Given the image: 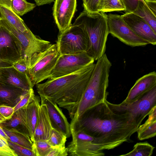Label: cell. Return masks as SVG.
I'll return each mask as SVG.
<instances>
[{
  "mask_svg": "<svg viewBox=\"0 0 156 156\" xmlns=\"http://www.w3.org/2000/svg\"><path fill=\"white\" fill-rule=\"evenodd\" d=\"M76 6V0H55L53 15L59 33L64 32L72 25Z\"/></svg>",
  "mask_w": 156,
  "mask_h": 156,
  "instance_id": "obj_13",
  "label": "cell"
},
{
  "mask_svg": "<svg viewBox=\"0 0 156 156\" xmlns=\"http://www.w3.org/2000/svg\"><path fill=\"white\" fill-rule=\"evenodd\" d=\"M41 103L45 104L53 128L69 138L71 135L70 124L61 109L55 102L47 98L40 95Z\"/></svg>",
  "mask_w": 156,
  "mask_h": 156,
  "instance_id": "obj_15",
  "label": "cell"
},
{
  "mask_svg": "<svg viewBox=\"0 0 156 156\" xmlns=\"http://www.w3.org/2000/svg\"><path fill=\"white\" fill-rule=\"evenodd\" d=\"M60 55L75 54L86 52L89 40L85 30L73 24L62 33H59L56 43Z\"/></svg>",
  "mask_w": 156,
  "mask_h": 156,
  "instance_id": "obj_8",
  "label": "cell"
},
{
  "mask_svg": "<svg viewBox=\"0 0 156 156\" xmlns=\"http://www.w3.org/2000/svg\"><path fill=\"white\" fill-rule=\"evenodd\" d=\"M36 5L38 6H41L48 4L54 2L55 0H34Z\"/></svg>",
  "mask_w": 156,
  "mask_h": 156,
  "instance_id": "obj_39",
  "label": "cell"
},
{
  "mask_svg": "<svg viewBox=\"0 0 156 156\" xmlns=\"http://www.w3.org/2000/svg\"><path fill=\"white\" fill-rule=\"evenodd\" d=\"M154 148V147L146 142L137 143L134 145L132 151L120 156H151L153 154Z\"/></svg>",
  "mask_w": 156,
  "mask_h": 156,
  "instance_id": "obj_26",
  "label": "cell"
},
{
  "mask_svg": "<svg viewBox=\"0 0 156 156\" xmlns=\"http://www.w3.org/2000/svg\"><path fill=\"white\" fill-rule=\"evenodd\" d=\"M0 135L6 140H9V137L6 134L2 128L1 126H0Z\"/></svg>",
  "mask_w": 156,
  "mask_h": 156,
  "instance_id": "obj_41",
  "label": "cell"
},
{
  "mask_svg": "<svg viewBox=\"0 0 156 156\" xmlns=\"http://www.w3.org/2000/svg\"><path fill=\"white\" fill-rule=\"evenodd\" d=\"M94 61L86 52L60 55L48 79H55L71 74L94 63Z\"/></svg>",
  "mask_w": 156,
  "mask_h": 156,
  "instance_id": "obj_10",
  "label": "cell"
},
{
  "mask_svg": "<svg viewBox=\"0 0 156 156\" xmlns=\"http://www.w3.org/2000/svg\"><path fill=\"white\" fill-rule=\"evenodd\" d=\"M106 102L113 112L118 114L127 115L138 127L152 108L156 106V86L131 102L122 101L116 104L107 100Z\"/></svg>",
  "mask_w": 156,
  "mask_h": 156,
  "instance_id": "obj_5",
  "label": "cell"
},
{
  "mask_svg": "<svg viewBox=\"0 0 156 156\" xmlns=\"http://www.w3.org/2000/svg\"><path fill=\"white\" fill-rule=\"evenodd\" d=\"M0 113L5 120L9 119L14 113V108L5 105H0Z\"/></svg>",
  "mask_w": 156,
  "mask_h": 156,
  "instance_id": "obj_37",
  "label": "cell"
},
{
  "mask_svg": "<svg viewBox=\"0 0 156 156\" xmlns=\"http://www.w3.org/2000/svg\"><path fill=\"white\" fill-rule=\"evenodd\" d=\"M23 58V49L20 41L0 25V61L14 63Z\"/></svg>",
  "mask_w": 156,
  "mask_h": 156,
  "instance_id": "obj_12",
  "label": "cell"
},
{
  "mask_svg": "<svg viewBox=\"0 0 156 156\" xmlns=\"http://www.w3.org/2000/svg\"><path fill=\"white\" fill-rule=\"evenodd\" d=\"M122 18L132 30L138 36L149 44H156V33L142 18L133 12L125 13Z\"/></svg>",
  "mask_w": 156,
  "mask_h": 156,
  "instance_id": "obj_14",
  "label": "cell"
},
{
  "mask_svg": "<svg viewBox=\"0 0 156 156\" xmlns=\"http://www.w3.org/2000/svg\"><path fill=\"white\" fill-rule=\"evenodd\" d=\"M12 0H0V5L6 7L10 9Z\"/></svg>",
  "mask_w": 156,
  "mask_h": 156,
  "instance_id": "obj_40",
  "label": "cell"
},
{
  "mask_svg": "<svg viewBox=\"0 0 156 156\" xmlns=\"http://www.w3.org/2000/svg\"><path fill=\"white\" fill-rule=\"evenodd\" d=\"M52 149L48 140H40L33 142L32 150L35 156H47Z\"/></svg>",
  "mask_w": 156,
  "mask_h": 156,
  "instance_id": "obj_30",
  "label": "cell"
},
{
  "mask_svg": "<svg viewBox=\"0 0 156 156\" xmlns=\"http://www.w3.org/2000/svg\"><path fill=\"white\" fill-rule=\"evenodd\" d=\"M67 147H59L52 148V150L48 154L47 156H66L68 155Z\"/></svg>",
  "mask_w": 156,
  "mask_h": 156,
  "instance_id": "obj_36",
  "label": "cell"
},
{
  "mask_svg": "<svg viewBox=\"0 0 156 156\" xmlns=\"http://www.w3.org/2000/svg\"><path fill=\"white\" fill-rule=\"evenodd\" d=\"M35 96L33 88L31 89L13 108L14 113L19 109L26 107L33 100Z\"/></svg>",
  "mask_w": 156,
  "mask_h": 156,
  "instance_id": "obj_32",
  "label": "cell"
},
{
  "mask_svg": "<svg viewBox=\"0 0 156 156\" xmlns=\"http://www.w3.org/2000/svg\"></svg>",
  "mask_w": 156,
  "mask_h": 156,
  "instance_id": "obj_46",
  "label": "cell"
},
{
  "mask_svg": "<svg viewBox=\"0 0 156 156\" xmlns=\"http://www.w3.org/2000/svg\"><path fill=\"white\" fill-rule=\"evenodd\" d=\"M36 6L35 4L29 2L26 0H12L10 9L20 16L33 10Z\"/></svg>",
  "mask_w": 156,
  "mask_h": 156,
  "instance_id": "obj_27",
  "label": "cell"
},
{
  "mask_svg": "<svg viewBox=\"0 0 156 156\" xmlns=\"http://www.w3.org/2000/svg\"><path fill=\"white\" fill-rule=\"evenodd\" d=\"M155 86H156V73L154 71L145 74L136 80L123 101L126 103L133 101Z\"/></svg>",
  "mask_w": 156,
  "mask_h": 156,
  "instance_id": "obj_17",
  "label": "cell"
},
{
  "mask_svg": "<svg viewBox=\"0 0 156 156\" xmlns=\"http://www.w3.org/2000/svg\"><path fill=\"white\" fill-rule=\"evenodd\" d=\"M0 25L6 29L20 41L23 51V59L28 67L41 53L51 44L49 41L36 36L31 32L24 34L10 24L5 19L0 20Z\"/></svg>",
  "mask_w": 156,
  "mask_h": 156,
  "instance_id": "obj_7",
  "label": "cell"
},
{
  "mask_svg": "<svg viewBox=\"0 0 156 156\" xmlns=\"http://www.w3.org/2000/svg\"><path fill=\"white\" fill-rule=\"evenodd\" d=\"M2 128L9 137V140L32 150L33 143L29 136L15 130Z\"/></svg>",
  "mask_w": 156,
  "mask_h": 156,
  "instance_id": "obj_25",
  "label": "cell"
},
{
  "mask_svg": "<svg viewBox=\"0 0 156 156\" xmlns=\"http://www.w3.org/2000/svg\"><path fill=\"white\" fill-rule=\"evenodd\" d=\"M0 82L27 91L34 86L28 75L21 73L12 66L0 67Z\"/></svg>",
  "mask_w": 156,
  "mask_h": 156,
  "instance_id": "obj_16",
  "label": "cell"
},
{
  "mask_svg": "<svg viewBox=\"0 0 156 156\" xmlns=\"http://www.w3.org/2000/svg\"><path fill=\"white\" fill-rule=\"evenodd\" d=\"M106 100L71 120L70 124V129L85 132L95 138L104 150H109L129 142L138 127L127 115L113 112Z\"/></svg>",
  "mask_w": 156,
  "mask_h": 156,
  "instance_id": "obj_1",
  "label": "cell"
},
{
  "mask_svg": "<svg viewBox=\"0 0 156 156\" xmlns=\"http://www.w3.org/2000/svg\"><path fill=\"white\" fill-rule=\"evenodd\" d=\"M72 140L67 148L71 156H104V148L95 138L79 130L70 129Z\"/></svg>",
  "mask_w": 156,
  "mask_h": 156,
  "instance_id": "obj_9",
  "label": "cell"
},
{
  "mask_svg": "<svg viewBox=\"0 0 156 156\" xmlns=\"http://www.w3.org/2000/svg\"><path fill=\"white\" fill-rule=\"evenodd\" d=\"M120 0L121 1V0Z\"/></svg>",
  "mask_w": 156,
  "mask_h": 156,
  "instance_id": "obj_47",
  "label": "cell"
},
{
  "mask_svg": "<svg viewBox=\"0 0 156 156\" xmlns=\"http://www.w3.org/2000/svg\"><path fill=\"white\" fill-rule=\"evenodd\" d=\"M126 13L132 12L137 7L139 1L143 0H121Z\"/></svg>",
  "mask_w": 156,
  "mask_h": 156,
  "instance_id": "obj_34",
  "label": "cell"
},
{
  "mask_svg": "<svg viewBox=\"0 0 156 156\" xmlns=\"http://www.w3.org/2000/svg\"><path fill=\"white\" fill-rule=\"evenodd\" d=\"M60 55L57 44H51L30 63L28 74L34 86L48 78Z\"/></svg>",
  "mask_w": 156,
  "mask_h": 156,
  "instance_id": "obj_6",
  "label": "cell"
},
{
  "mask_svg": "<svg viewBox=\"0 0 156 156\" xmlns=\"http://www.w3.org/2000/svg\"><path fill=\"white\" fill-rule=\"evenodd\" d=\"M144 20L156 33V15L149 9L143 0L139 1L133 12Z\"/></svg>",
  "mask_w": 156,
  "mask_h": 156,
  "instance_id": "obj_24",
  "label": "cell"
},
{
  "mask_svg": "<svg viewBox=\"0 0 156 156\" xmlns=\"http://www.w3.org/2000/svg\"><path fill=\"white\" fill-rule=\"evenodd\" d=\"M73 24L81 27L85 31L89 40L86 52L94 60H97L105 53L109 34L107 15L99 12L89 13L83 10L75 20Z\"/></svg>",
  "mask_w": 156,
  "mask_h": 156,
  "instance_id": "obj_4",
  "label": "cell"
},
{
  "mask_svg": "<svg viewBox=\"0 0 156 156\" xmlns=\"http://www.w3.org/2000/svg\"><path fill=\"white\" fill-rule=\"evenodd\" d=\"M3 19V16L0 9V20Z\"/></svg>",
  "mask_w": 156,
  "mask_h": 156,
  "instance_id": "obj_44",
  "label": "cell"
},
{
  "mask_svg": "<svg viewBox=\"0 0 156 156\" xmlns=\"http://www.w3.org/2000/svg\"><path fill=\"white\" fill-rule=\"evenodd\" d=\"M28 91L0 82V105L14 108Z\"/></svg>",
  "mask_w": 156,
  "mask_h": 156,
  "instance_id": "obj_19",
  "label": "cell"
},
{
  "mask_svg": "<svg viewBox=\"0 0 156 156\" xmlns=\"http://www.w3.org/2000/svg\"><path fill=\"white\" fill-rule=\"evenodd\" d=\"M7 140L10 148L17 156H35L32 150L13 143L9 140Z\"/></svg>",
  "mask_w": 156,
  "mask_h": 156,
  "instance_id": "obj_31",
  "label": "cell"
},
{
  "mask_svg": "<svg viewBox=\"0 0 156 156\" xmlns=\"http://www.w3.org/2000/svg\"><path fill=\"white\" fill-rule=\"evenodd\" d=\"M83 10L89 13H94L99 12L100 0H83Z\"/></svg>",
  "mask_w": 156,
  "mask_h": 156,
  "instance_id": "obj_33",
  "label": "cell"
},
{
  "mask_svg": "<svg viewBox=\"0 0 156 156\" xmlns=\"http://www.w3.org/2000/svg\"><path fill=\"white\" fill-rule=\"evenodd\" d=\"M95 66L92 63L71 74L36 85L37 91L67 110L72 119Z\"/></svg>",
  "mask_w": 156,
  "mask_h": 156,
  "instance_id": "obj_2",
  "label": "cell"
},
{
  "mask_svg": "<svg viewBox=\"0 0 156 156\" xmlns=\"http://www.w3.org/2000/svg\"><path fill=\"white\" fill-rule=\"evenodd\" d=\"M111 66L105 53L97 60L73 119L79 118L88 109L107 100Z\"/></svg>",
  "mask_w": 156,
  "mask_h": 156,
  "instance_id": "obj_3",
  "label": "cell"
},
{
  "mask_svg": "<svg viewBox=\"0 0 156 156\" xmlns=\"http://www.w3.org/2000/svg\"><path fill=\"white\" fill-rule=\"evenodd\" d=\"M144 2H145V1H146V0H143Z\"/></svg>",
  "mask_w": 156,
  "mask_h": 156,
  "instance_id": "obj_45",
  "label": "cell"
},
{
  "mask_svg": "<svg viewBox=\"0 0 156 156\" xmlns=\"http://www.w3.org/2000/svg\"><path fill=\"white\" fill-rule=\"evenodd\" d=\"M0 9L3 19L11 26L24 34H28L31 32L23 20L11 9L0 5Z\"/></svg>",
  "mask_w": 156,
  "mask_h": 156,
  "instance_id": "obj_23",
  "label": "cell"
},
{
  "mask_svg": "<svg viewBox=\"0 0 156 156\" xmlns=\"http://www.w3.org/2000/svg\"><path fill=\"white\" fill-rule=\"evenodd\" d=\"M148 119L140 126L136 132L138 139L142 140L155 136L156 135V106L149 114Z\"/></svg>",
  "mask_w": 156,
  "mask_h": 156,
  "instance_id": "obj_21",
  "label": "cell"
},
{
  "mask_svg": "<svg viewBox=\"0 0 156 156\" xmlns=\"http://www.w3.org/2000/svg\"><path fill=\"white\" fill-rule=\"evenodd\" d=\"M107 21L109 33L126 44L137 47L149 44L135 34L123 20L121 15H107Z\"/></svg>",
  "mask_w": 156,
  "mask_h": 156,
  "instance_id": "obj_11",
  "label": "cell"
},
{
  "mask_svg": "<svg viewBox=\"0 0 156 156\" xmlns=\"http://www.w3.org/2000/svg\"><path fill=\"white\" fill-rule=\"evenodd\" d=\"M5 120H6L3 117L0 113V122H2Z\"/></svg>",
  "mask_w": 156,
  "mask_h": 156,
  "instance_id": "obj_43",
  "label": "cell"
},
{
  "mask_svg": "<svg viewBox=\"0 0 156 156\" xmlns=\"http://www.w3.org/2000/svg\"><path fill=\"white\" fill-rule=\"evenodd\" d=\"M67 138L65 135L52 128L48 141L52 148L63 147H66Z\"/></svg>",
  "mask_w": 156,
  "mask_h": 156,
  "instance_id": "obj_29",
  "label": "cell"
},
{
  "mask_svg": "<svg viewBox=\"0 0 156 156\" xmlns=\"http://www.w3.org/2000/svg\"><path fill=\"white\" fill-rule=\"evenodd\" d=\"M13 63L0 61V67L12 66Z\"/></svg>",
  "mask_w": 156,
  "mask_h": 156,
  "instance_id": "obj_42",
  "label": "cell"
},
{
  "mask_svg": "<svg viewBox=\"0 0 156 156\" xmlns=\"http://www.w3.org/2000/svg\"><path fill=\"white\" fill-rule=\"evenodd\" d=\"M52 129L46 105L41 103L39 106L37 120L32 141L48 140Z\"/></svg>",
  "mask_w": 156,
  "mask_h": 156,
  "instance_id": "obj_18",
  "label": "cell"
},
{
  "mask_svg": "<svg viewBox=\"0 0 156 156\" xmlns=\"http://www.w3.org/2000/svg\"><path fill=\"white\" fill-rule=\"evenodd\" d=\"M99 12H104L125 10V8L120 0H100Z\"/></svg>",
  "mask_w": 156,
  "mask_h": 156,
  "instance_id": "obj_28",
  "label": "cell"
},
{
  "mask_svg": "<svg viewBox=\"0 0 156 156\" xmlns=\"http://www.w3.org/2000/svg\"><path fill=\"white\" fill-rule=\"evenodd\" d=\"M144 2L153 13L156 15V0H147Z\"/></svg>",
  "mask_w": 156,
  "mask_h": 156,
  "instance_id": "obj_38",
  "label": "cell"
},
{
  "mask_svg": "<svg viewBox=\"0 0 156 156\" xmlns=\"http://www.w3.org/2000/svg\"><path fill=\"white\" fill-rule=\"evenodd\" d=\"M40 97L35 96L33 100L26 107V113L30 137L32 140L37 120L38 109L40 105Z\"/></svg>",
  "mask_w": 156,
  "mask_h": 156,
  "instance_id": "obj_22",
  "label": "cell"
},
{
  "mask_svg": "<svg viewBox=\"0 0 156 156\" xmlns=\"http://www.w3.org/2000/svg\"><path fill=\"white\" fill-rule=\"evenodd\" d=\"M26 107L16 112L10 119L0 122V126L7 129L18 131L30 136L26 119Z\"/></svg>",
  "mask_w": 156,
  "mask_h": 156,
  "instance_id": "obj_20",
  "label": "cell"
},
{
  "mask_svg": "<svg viewBox=\"0 0 156 156\" xmlns=\"http://www.w3.org/2000/svg\"><path fill=\"white\" fill-rule=\"evenodd\" d=\"M12 66L18 71L29 76L27 64L23 59L13 63Z\"/></svg>",
  "mask_w": 156,
  "mask_h": 156,
  "instance_id": "obj_35",
  "label": "cell"
}]
</instances>
